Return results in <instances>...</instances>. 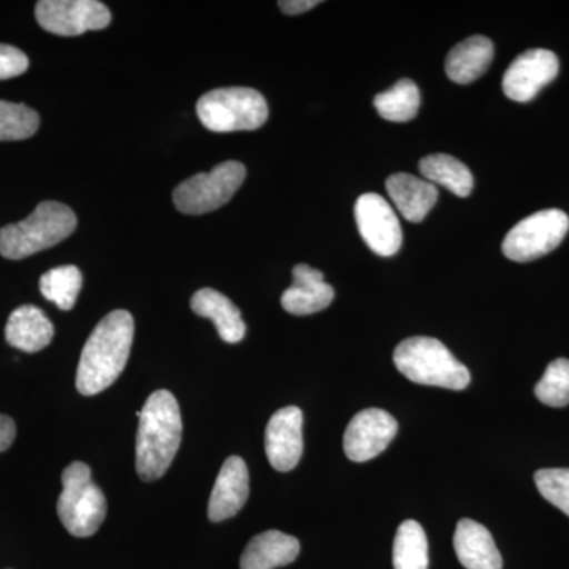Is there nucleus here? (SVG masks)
Wrapping results in <instances>:
<instances>
[{
  "label": "nucleus",
  "instance_id": "obj_1",
  "mask_svg": "<svg viewBox=\"0 0 569 569\" xmlns=\"http://www.w3.org/2000/svg\"><path fill=\"white\" fill-rule=\"evenodd\" d=\"M134 321L127 310L108 313L82 348L77 388L82 396H96L110 388L126 369L132 350Z\"/></svg>",
  "mask_w": 569,
  "mask_h": 569
},
{
  "label": "nucleus",
  "instance_id": "obj_2",
  "mask_svg": "<svg viewBox=\"0 0 569 569\" xmlns=\"http://www.w3.org/2000/svg\"><path fill=\"white\" fill-rule=\"evenodd\" d=\"M181 438L178 400L164 389L153 392L142 407L137 433V471L142 481H157L167 473L181 447Z\"/></svg>",
  "mask_w": 569,
  "mask_h": 569
},
{
  "label": "nucleus",
  "instance_id": "obj_3",
  "mask_svg": "<svg viewBox=\"0 0 569 569\" xmlns=\"http://www.w3.org/2000/svg\"><path fill=\"white\" fill-rule=\"evenodd\" d=\"M77 224V216L69 206L43 201L28 219L0 230V254L7 260H24L66 241Z\"/></svg>",
  "mask_w": 569,
  "mask_h": 569
},
{
  "label": "nucleus",
  "instance_id": "obj_4",
  "mask_svg": "<svg viewBox=\"0 0 569 569\" xmlns=\"http://www.w3.org/2000/svg\"><path fill=\"white\" fill-rule=\"evenodd\" d=\"M395 362L408 380L426 387L462 391L471 381L470 370L432 337H410L400 342L395 351Z\"/></svg>",
  "mask_w": 569,
  "mask_h": 569
},
{
  "label": "nucleus",
  "instance_id": "obj_5",
  "mask_svg": "<svg viewBox=\"0 0 569 569\" xmlns=\"http://www.w3.org/2000/svg\"><path fill=\"white\" fill-rule=\"evenodd\" d=\"M197 114L211 132H250L264 126L269 110L264 97L254 89L222 88L201 96Z\"/></svg>",
  "mask_w": 569,
  "mask_h": 569
},
{
  "label": "nucleus",
  "instance_id": "obj_6",
  "mask_svg": "<svg viewBox=\"0 0 569 569\" xmlns=\"http://www.w3.org/2000/svg\"><path fill=\"white\" fill-rule=\"evenodd\" d=\"M58 515L67 531L77 538L92 537L107 518V498L92 481L91 468L86 463L73 462L63 470Z\"/></svg>",
  "mask_w": 569,
  "mask_h": 569
},
{
  "label": "nucleus",
  "instance_id": "obj_7",
  "mask_svg": "<svg viewBox=\"0 0 569 569\" xmlns=\"http://www.w3.org/2000/svg\"><path fill=\"white\" fill-rule=\"evenodd\" d=\"M246 174L244 164L236 160L217 164L209 173L194 174L176 187V208L189 216L217 211L241 189Z\"/></svg>",
  "mask_w": 569,
  "mask_h": 569
},
{
  "label": "nucleus",
  "instance_id": "obj_8",
  "mask_svg": "<svg viewBox=\"0 0 569 569\" xmlns=\"http://www.w3.org/2000/svg\"><path fill=\"white\" fill-rule=\"evenodd\" d=\"M569 230V217L560 209H545L520 220L505 238V257L518 263L537 260L556 250Z\"/></svg>",
  "mask_w": 569,
  "mask_h": 569
},
{
  "label": "nucleus",
  "instance_id": "obj_9",
  "mask_svg": "<svg viewBox=\"0 0 569 569\" xmlns=\"http://www.w3.org/2000/svg\"><path fill=\"white\" fill-rule=\"evenodd\" d=\"M36 18L47 32L74 37L107 29L111 11L97 0H40L36 6Z\"/></svg>",
  "mask_w": 569,
  "mask_h": 569
},
{
  "label": "nucleus",
  "instance_id": "obj_10",
  "mask_svg": "<svg viewBox=\"0 0 569 569\" xmlns=\"http://www.w3.org/2000/svg\"><path fill=\"white\" fill-rule=\"evenodd\" d=\"M356 224L367 247L380 257H392L402 247V228L391 204L377 193H365L355 204Z\"/></svg>",
  "mask_w": 569,
  "mask_h": 569
},
{
  "label": "nucleus",
  "instance_id": "obj_11",
  "mask_svg": "<svg viewBox=\"0 0 569 569\" xmlns=\"http://www.w3.org/2000/svg\"><path fill=\"white\" fill-rule=\"evenodd\" d=\"M397 421L388 411L369 408L359 411L346 430L343 449L353 462H367L389 447L397 433Z\"/></svg>",
  "mask_w": 569,
  "mask_h": 569
},
{
  "label": "nucleus",
  "instance_id": "obj_12",
  "mask_svg": "<svg viewBox=\"0 0 569 569\" xmlns=\"http://www.w3.org/2000/svg\"><path fill=\"white\" fill-rule=\"evenodd\" d=\"M559 58L549 50H530L518 56L503 77V92L515 102L533 100L559 74Z\"/></svg>",
  "mask_w": 569,
  "mask_h": 569
},
{
  "label": "nucleus",
  "instance_id": "obj_13",
  "mask_svg": "<svg viewBox=\"0 0 569 569\" xmlns=\"http://www.w3.org/2000/svg\"><path fill=\"white\" fill-rule=\"evenodd\" d=\"M302 411L298 407H284L269 419L264 433L266 456L277 471H290L298 466L305 451L302 438Z\"/></svg>",
  "mask_w": 569,
  "mask_h": 569
},
{
  "label": "nucleus",
  "instance_id": "obj_14",
  "mask_svg": "<svg viewBox=\"0 0 569 569\" xmlns=\"http://www.w3.org/2000/svg\"><path fill=\"white\" fill-rule=\"evenodd\" d=\"M250 492L249 468L244 459L231 456L224 460L222 470L213 485L209 498V519L222 522L233 518L244 507Z\"/></svg>",
  "mask_w": 569,
  "mask_h": 569
},
{
  "label": "nucleus",
  "instance_id": "obj_15",
  "mask_svg": "<svg viewBox=\"0 0 569 569\" xmlns=\"http://www.w3.org/2000/svg\"><path fill=\"white\" fill-rule=\"evenodd\" d=\"M332 299L335 288L325 282L323 272L298 264L293 269V284L282 295V307L291 316H312L331 306Z\"/></svg>",
  "mask_w": 569,
  "mask_h": 569
},
{
  "label": "nucleus",
  "instance_id": "obj_16",
  "mask_svg": "<svg viewBox=\"0 0 569 569\" xmlns=\"http://www.w3.org/2000/svg\"><path fill=\"white\" fill-rule=\"evenodd\" d=\"M456 556L466 569H501L500 550L492 535L481 523L471 519L459 520L455 533Z\"/></svg>",
  "mask_w": 569,
  "mask_h": 569
},
{
  "label": "nucleus",
  "instance_id": "obj_17",
  "mask_svg": "<svg viewBox=\"0 0 569 569\" xmlns=\"http://www.w3.org/2000/svg\"><path fill=\"white\" fill-rule=\"evenodd\" d=\"M387 190L392 203L411 223H421L438 200V190L433 183L408 173L389 176Z\"/></svg>",
  "mask_w": 569,
  "mask_h": 569
},
{
  "label": "nucleus",
  "instance_id": "obj_18",
  "mask_svg": "<svg viewBox=\"0 0 569 569\" xmlns=\"http://www.w3.org/2000/svg\"><path fill=\"white\" fill-rule=\"evenodd\" d=\"M54 328L50 318L36 306H21L11 312L6 326V339L11 347L37 353L52 342Z\"/></svg>",
  "mask_w": 569,
  "mask_h": 569
},
{
  "label": "nucleus",
  "instance_id": "obj_19",
  "mask_svg": "<svg viewBox=\"0 0 569 569\" xmlns=\"http://www.w3.org/2000/svg\"><path fill=\"white\" fill-rule=\"evenodd\" d=\"M298 539L282 531L269 530L250 539L241 557V569H276L298 559Z\"/></svg>",
  "mask_w": 569,
  "mask_h": 569
},
{
  "label": "nucleus",
  "instance_id": "obj_20",
  "mask_svg": "<svg viewBox=\"0 0 569 569\" xmlns=\"http://www.w3.org/2000/svg\"><path fill=\"white\" fill-rule=\"evenodd\" d=\"M190 307L197 316L209 318L216 325L217 331L227 343H238L244 339L246 323L241 310L212 288H203L193 295Z\"/></svg>",
  "mask_w": 569,
  "mask_h": 569
},
{
  "label": "nucleus",
  "instance_id": "obj_21",
  "mask_svg": "<svg viewBox=\"0 0 569 569\" xmlns=\"http://www.w3.org/2000/svg\"><path fill=\"white\" fill-rule=\"evenodd\" d=\"M493 59V43L488 37L475 36L460 41L449 51L447 74L458 84H470L488 71Z\"/></svg>",
  "mask_w": 569,
  "mask_h": 569
},
{
  "label": "nucleus",
  "instance_id": "obj_22",
  "mask_svg": "<svg viewBox=\"0 0 569 569\" xmlns=\"http://www.w3.org/2000/svg\"><path fill=\"white\" fill-rule=\"evenodd\" d=\"M419 171L425 176L426 181L445 187L456 197L467 198L473 190V174L468 170L467 164L447 153L425 157L419 162Z\"/></svg>",
  "mask_w": 569,
  "mask_h": 569
},
{
  "label": "nucleus",
  "instance_id": "obj_23",
  "mask_svg": "<svg viewBox=\"0 0 569 569\" xmlns=\"http://www.w3.org/2000/svg\"><path fill=\"white\" fill-rule=\"evenodd\" d=\"M392 563L396 569L429 568V545L426 531L417 520L400 523L392 549Z\"/></svg>",
  "mask_w": 569,
  "mask_h": 569
},
{
  "label": "nucleus",
  "instance_id": "obj_24",
  "mask_svg": "<svg viewBox=\"0 0 569 569\" xmlns=\"http://www.w3.org/2000/svg\"><path fill=\"white\" fill-rule=\"evenodd\" d=\"M373 104L378 114L387 121L408 122L418 116L421 93L413 81L400 80L388 91L378 93Z\"/></svg>",
  "mask_w": 569,
  "mask_h": 569
},
{
  "label": "nucleus",
  "instance_id": "obj_25",
  "mask_svg": "<svg viewBox=\"0 0 569 569\" xmlns=\"http://www.w3.org/2000/svg\"><path fill=\"white\" fill-rule=\"evenodd\" d=\"M82 287V274L77 266H59L44 272L40 279V291L48 301L61 310H71L77 305Z\"/></svg>",
  "mask_w": 569,
  "mask_h": 569
},
{
  "label": "nucleus",
  "instance_id": "obj_26",
  "mask_svg": "<svg viewBox=\"0 0 569 569\" xmlns=\"http://www.w3.org/2000/svg\"><path fill=\"white\" fill-rule=\"evenodd\" d=\"M39 127L40 116L28 104L0 100V141L28 140Z\"/></svg>",
  "mask_w": 569,
  "mask_h": 569
},
{
  "label": "nucleus",
  "instance_id": "obj_27",
  "mask_svg": "<svg viewBox=\"0 0 569 569\" xmlns=\"http://www.w3.org/2000/svg\"><path fill=\"white\" fill-rule=\"evenodd\" d=\"M535 396L545 406H569V359L560 358L550 362L545 376L535 387Z\"/></svg>",
  "mask_w": 569,
  "mask_h": 569
},
{
  "label": "nucleus",
  "instance_id": "obj_28",
  "mask_svg": "<svg viewBox=\"0 0 569 569\" xmlns=\"http://www.w3.org/2000/svg\"><path fill=\"white\" fill-rule=\"evenodd\" d=\"M539 493L569 516V468H545L535 473Z\"/></svg>",
  "mask_w": 569,
  "mask_h": 569
},
{
  "label": "nucleus",
  "instance_id": "obj_29",
  "mask_svg": "<svg viewBox=\"0 0 569 569\" xmlns=\"http://www.w3.org/2000/svg\"><path fill=\"white\" fill-rule=\"evenodd\" d=\"M29 69V59L18 48L0 43V81L21 77Z\"/></svg>",
  "mask_w": 569,
  "mask_h": 569
},
{
  "label": "nucleus",
  "instance_id": "obj_30",
  "mask_svg": "<svg viewBox=\"0 0 569 569\" xmlns=\"http://www.w3.org/2000/svg\"><path fill=\"white\" fill-rule=\"evenodd\" d=\"M17 437V426L13 419L0 415V452L7 451Z\"/></svg>",
  "mask_w": 569,
  "mask_h": 569
},
{
  "label": "nucleus",
  "instance_id": "obj_31",
  "mask_svg": "<svg viewBox=\"0 0 569 569\" xmlns=\"http://www.w3.org/2000/svg\"><path fill=\"white\" fill-rule=\"evenodd\" d=\"M320 6L318 0H280L279 7L284 14H301Z\"/></svg>",
  "mask_w": 569,
  "mask_h": 569
}]
</instances>
